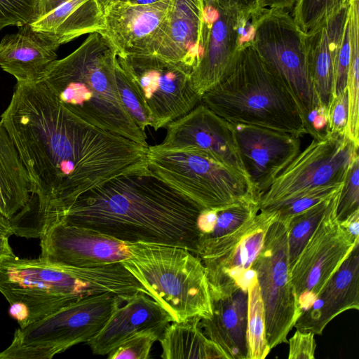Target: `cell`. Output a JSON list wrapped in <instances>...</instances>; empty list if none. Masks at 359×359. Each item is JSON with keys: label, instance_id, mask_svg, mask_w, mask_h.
<instances>
[{"label": "cell", "instance_id": "cell-18", "mask_svg": "<svg viewBox=\"0 0 359 359\" xmlns=\"http://www.w3.org/2000/svg\"><path fill=\"white\" fill-rule=\"evenodd\" d=\"M172 0L135 4L120 0L103 11L102 32L117 55L155 54L163 38Z\"/></svg>", "mask_w": 359, "mask_h": 359}, {"label": "cell", "instance_id": "cell-47", "mask_svg": "<svg viewBox=\"0 0 359 359\" xmlns=\"http://www.w3.org/2000/svg\"><path fill=\"white\" fill-rule=\"evenodd\" d=\"M131 4H152L163 0H126Z\"/></svg>", "mask_w": 359, "mask_h": 359}, {"label": "cell", "instance_id": "cell-17", "mask_svg": "<svg viewBox=\"0 0 359 359\" xmlns=\"http://www.w3.org/2000/svg\"><path fill=\"white\" fill-rule=\"evenodd\" d=\"M40 239L39 257L53 265L94 267L130 257L129 243L61 221L50 226Z\"/></svg>", "mask_w": 359, "mask_h": 359}, {"label": "cell", "instance_id": "cell-8", "mask_svg": "<svg viewBox=\"0 0 359 359\" xmlns=\"http://www.w3.org/2000/svg\"><path fill=\"white\" fill-rule=\"evenodd\" d=\"M250 22L255 51L292 95L311 136V121L320 104L310 74L306 32L284 10L264 8Z\"/></svg>", "mask_w": 359, "mask_h": 359}, {"label": "cell", "instance_id": "cell-13", "mask_svg": "<svg viewBox=\"0 0 359 359\" xmlns=\"http://www.w3.org/2000/svg\"><path fill=\"white\" fill-rule=\"evenodd\" d=\"M358 147L347 137L313 139L261 197L259 211L316 187L343 183Z\"/></svg>", "mask_w": 359, "mask_h": 359}, {"label": "cell", "instance_id": "cell-38", "mask_svg": "<svg viewBox=\"0 0 359 359\" xmlns=\"http://www.w3.org/2000/svg\"><path fill=\"white\" fill-rule=\"evenodd\" d=\"M161 337L154 332H142L130 338L111 351L109 359H148L153 344Z\"/></svg>", "mask_w": 359, "mask_h": 359}, {"label": "cell", "instance_id": "cell-35", "mask_svg": "<svg viewBox=\"0 0 359 359\" xmlns=\"http://www.w3.org/2000/svg\"><path fill=\"white\" fill-rule=\"evenodd\" d=\"M42 17V0H0V30L20 27Z\"/></svg>", "mask_w": 359, "mask_h": 359}, {"label": "cell", "instance_id": "cell-33", "mask_svg": "<svg viewBox=\"0 0 359 359\" xmlns=\"http://www.w3.org/2000/svg\"><path fill=\"white\" fill-rule=\"evenodd\" d=\"M352 0H296L292 18L304 32L350 4Z\"/></svg>", "mask_w": 359, "mask_h": 359}, {"label": "cell", "instance_id": "cell-14", "mask_svg": "<svg viewBox=\"0 0 359 359\" xmlns=\"http://www.w3.org/2000/svg\"><path fill=\"white\" fill-rule=\"evenodd\" d=\"M339 191L332 199L317 228L289 270L301 313L312 304L359 243V239H354L336 217Z\"/></svg>", "mask_w": 359, "mask_h": 359}, {"label": "cell", "instance_id": "cell-9", "mask_svg": "<svg viewBox=\"0 0 359 359\" xmlns=\"http://www.w3.org/2000/svg\"><path fill=\"white\" fill-rule=\"evenodd\" d=\"M147 161L156 175L204 208L219 209L246 198L256 200L247 176L205 152L154 145L148 148Z\"/></svg>", "mask_w": 359, "mask_h": 359}, {"label": "cell", "instance_id": "cell-6", "mask_svg": "<svg viewBox=\"0 0 359 359\" xmlns=\"http://www.w3.org/2000/svg\"><path fill=\"white\" fill-rule=\"evenodd\" d=\"M129 249L130 257L121 264L174 322L212 316L209 283L199 257L184 248L155 243H130Z\"/></svg>", "mask_w": 359, "mask_h": 359}, {"label": "cell", "instance_id": "cell-29", "mask_svg": "<svg viewBox=\"0 0 359 359\" xmlns=\"http://www.w3.org/2000/svg\"><path fill=\"white\" fill-rule=\"evenodd\" d=\"M247 359H264L271 349L266 337L265 314L257 276L248 287Z\"/></svg>", "mask_w": 359, "mask_h": 359}, {"label": "cell", "instance_id": "cell-42", "mask_svg": "<svg viewBox=\"0 0 359 359\" xmlns=\"http://www.w3.org/2000/svg\"><path fill=\"white\" fill-rule=\"evenodd\" d=\"M339 223L354 239H359V210Z\"/></svg>", "mask_w": 359, "mask_h": 359}, {"label": "cell", "instance_id": "cell-39", "mask_svg": "<svg viewBox=\"0 0 359 359\" xmlns=\"http://www.w3.org/2000/svg\"><path fill=\"white\" fill-rule=\"evenodd\" d=\"M348 118V102L346 89L340 95L332 97L327 107L326 135L346 137Z\"/></svg>", "mask_w": 359, "mask_h": 359}, {"label": "cell", "instance_id": "cell-37", "mask_svg": "<svg viewBox=\"0 0 359 359\" xmlns=\"http://www.w3.org/2000/svg\"><path fill=\"white\" fill-rule=\"evenodd\" d=\"M351 22L348 12L344 34L335 63L332 97L340 95L346 89L351 62Z\"/></svg>", "mask_w": 359, "mask_h": 359}, {"label": "cell", "instance_id": "cell-41", "mask_svg": "<svg viewBox=\"0 0 359 359\" xmlns=\"http://www.w3.org/2000/svg\"><path fill=\"white\" fill-rule=\"evenodd\" d=\"M221 10L237 13L248 19L263 8L262 0H209Z\"/></svg>", "mask_w": 359, "mask_h": 359}, {"label": "cell", "instance_id": "cell-19", "mask_svg": "<svg viewBox=\"0 0 359 359\" xmlns=\"http://www.w3.org/2000/svg\"><path fill=\"white\" fill-rule=\"evenodd\" d=\"M165 128L166 135L158 147L201 151L247 176L231 124L202 103Z\"/></svg>", "mask_w": 359, "mask_h": 359}, {"label": "cell", "instance_id": "cell-45", "mask_svg": "<svg viewBox=\"0 0 359 359\" xmlns=\"http://www.w3.org/2000/svg\"><path fill=\"white\" fill-rule=\"evenodd\" d=\"M68 1L69 0H42V17Z\"/></svg>", "mask_w": 359, "mask_h": 359}, {"label": "cell", "instance_id": "cell-11", "mask_svg": "<svg viewBox=\"0 0 359 359\" xmlns=\"http://www.w3.org/2000/svg\"><path fill=\"white\" fill-rule=\"evenodd\" d=\"M142 96L155 130L184 116L201 102L194 89L191 70L156 54L117 55Z\"/></svg>", "mask_w": 359, "mask_h": 359}, {"label": "cell", "instance_id": "cell-40", "mask_svg": "<svg viewBox=\"0 0 359 359\" xmlns=\"http://www.w3.org/2000/svg\"><path fill=\"white\" fill-rule=\"evenodd\" d=\"M311 332L297 330L289 339V359H313L316 344Z\"/></svg>", "mask_w": 359, "mask_h": 359}, {"label": "cell", "instance_id": "cell-34", "mask_svg": "<svg viewBox=\"0 0 359 359\" xmlns=\"http://www.w3.org/2000/svg\"><path fill=\"white\" fill-rule=\"evenodd\" d=\"M342 184H329L316 187L301 193L285 201L276 203L265 211H276L278 219L287 221L297 213L335 196L341 190Z\"/></svg>", "mask_w": 359, "mask_h": 359}, {"label": "cell", "instance_id": "cell-24", "mask_svg": "<svg viewBox=\"0 0 359 359\" xmlns=\"http://www.w3.org/2000/svg\"><path fill=\"white\" fill-rule=\"evenodd\" d=\"M349 5L324 19L306 32L308 60L319 104L327 108L332 97L334 67Z\"/></svg>", "mask_w": 359, "mask_h": 359}, {"label": "cell", "instance_id": "cell-28", "mask_svg": "<svg viewBox=\"0 0 359 359\" xmlns=\"http://www.w3.org/2000/svg\"><path fill=\"white\" fill-rule=\"evenodd\" d=\"M201 318L172 322L159 339L164 359H226L222 350L203 333Z\"/></svg>", "mask_w": 359, "mask_h": 359}, {"label": "cell", "instance_id": "cell-3", "mask_svg": "<svg viewBox=\"0 0 359 359\" xmlns=\"http://www.w3.org/2000/svg\"><path fill=\"white\" fill-rule=\"evenodd\" d=\"M138 292L147 293L121 263L71 267L15 255L0 261V292L21 328L86 297Z\"/></svg>", "mask_w": 359, "mask_h": 359}, {"label": "cell", "instance_id": "cell-22", "mask_svg": "<svg viewBox=\"0 0 359 359\" xmlns=\"http://www.w3.org/2000/svg\"><path fill=\"white\" fill-rule=\"evenodd\" d=\"M4 36L0 42V67L17 83H36L57 59L60 45L50 35L34 30L30 24Z\"/></svg>", "mask_w": 359, "mask_h": 359}, {"label": "cell", "instance_id": "cell-15", "mask_svg": "<svg viewBox=\"0 0 359 359\" xmlns=\"http://www.w3.org/2000/svg\"><path fill=\"white\" fill-rule=\"evenodd\" d=\"M251 34L250 19L204 0L201 55L191 74L193 86L201 97L222 79L242 43L250 40Z\"/></svg>", "mask_w": 359, "mask_h": 359}, {"label": "cell", "instance_id": "cell-4", "mask_svg": "<svg viewBox=\"0 0 359 359\" xmlns=\"http://www.w3.org/2000/svg\"><path fill=\"white\" fill-rule=\"evenodd\" d=\"M116 50L102 32L89 34L72 53L55 60L42 81L84 121L149 147L147 135L123 107L115 79Z\"/></svg>", "mask_w": 359, "mask_h": 359}, {"label": "cell", "instance_id": "cell-31", "mask_svg": "<svg viewBox=\"0 0 359 359\" xmlns=\"http://www.w3.org/2000/svg\"><path fill=\"white\" fill-rule=\"evenodd\" d=\"M259 212V203L252 198L242 200L223 208L215 209L213 224L206 234L199 237L198 246L205 241L222 237L233 231Z\"/></svg>", "mask_w": 359, "mask_h": 359}, {"label": "cell", "instance_id": "cell-36", "mask_svg": "<svg viewBox=\"0 0 359 359\" xmlns=\"http://www.w3.org/2000/svg\"><path fill=\"white\" fill-rule=\"evenodd\" d=\"M359 210V156H353L338 194L336 217L340 222Z\"/></svg>", "mask_w": 359, "mask_h": 359}, {"label": "cell", "instance_id": "cell-21", "mask_svg": "<svg viewBox=\"0 0 359 359\" xmlns=\"http://www.w3.org/2000/svg\"><path fill=\"white\" fill-rule=\"evenodd\" d=\"M359 309V243L319 292L312 304L297 320L294 327L321 335L340 313Z\"/></svg>", "mask_w": 359, "mask_h": 359}, {"label": "cell", "instance_id": "cell-12", "mask_svg": "<svg viewBox=\"0 0 359 359\" xmlns=\"http://www.w3.org/2000/svg\"><path fill=\"white\" fill-rule=\"evenodd\" d=\"M277 215L276 211H259L233 231L199 245L198 256L206 270L211 297L248 291L256 277L253 263Z\"/></svg>", "mask_w": 359, "mask_h": 359}, {"label": "cell", "instance_id": "cell-23", "mask_svg": "<svg viewBox=\"0 0 359 359\" xmlns=\"http://www.w3.org/2000/svg\"><path fill=\"white\" fill-rule=\"evenodd\" d=\"M204 0H172L156 55L193 71L201 55Z\"/></svg>", "mask_w": 359, "mask_h": 359}, {"label": "cell", "instance_id": "cell-32", "mask_svg": "<svg viewBox=\"0 0 359 359\" xmlns=\"http://www.w3.org/2000/svg\"><path fill=\"white\" fill-rule=\"evenodd\" d=\"M115 79L120 100L134 121L143 132L151 125L149 114L142 96L130 73L118 62L116 57Z\"/></svg>", "mask_w": 359, "mask_h": 359}, {"label": "cell", "instance_id": "cell-2", "mask_svg": "<svg viewBox=\"0 0 359 359\" xmlns=\"http://www.w3.org/2000/svg\"><path fill=\"white\" fill-rule=\"evenodd\" d=\"M203 208L149 169L86 191L60 221L129 243L184 248L198 256L196 223Z\"/></svg>", "mask_w": 359, "mask_h": 359}, {"label": "cell", "instance_id": "cell-43", "mask_svg": "<svg viewBox=\"0 0 359 359\" xmlns=\"http://www.w3.org/2000/svg\"><path fill=\"white\" fill-rule=\"evenodd\" d=\"M296 0H262L263 8H275L279 10H289L295 3Z\"/></svg>", "mask_w": 359, "mask_h": 359}, {"label": "cell", "instance_id": "cell-7", "mask_svg": "<svg viewBox=\"0 0 359 359\" xmlns=\"http://www.w3.org/2000/svg\"><path fill=\"white\" fill-rule=\"evenodd\" d=\"M128 297L110 292L86 297L19 327L10 346L0 352V359H50L76 344L87 343Z\"/></svg>", "mask_w": 359, "mask_h": 359}, {"label": "cell", "instance_id": "cell-26", "mask_svg": "<svg viewBox=\"0 0 359 359\" xmlns=\"http://www.w3.org/2000/svg\"><path fill=\"white\" fill-rule=\"evenodd\" d=\"M30 25L52 36L60 46L86 34L102 32L104 28L97 0H69Z\"/></svg>", "mask_w": 359, "mask_h": 359}, {"label": "cell", "instance_id": "cell-48", "mask_svg": "<svg viewBox=\"0 0 359 359\" xmlns=\"http://www.w3.org/2000/svg\"><path fill=\"white\" fill-rule=\"evenodd\" d=\"M120 0H97L99 4L100 5V7L102 8V11H104V10L111 4L114 3L116 1H118Z\"/></svg>", "mask_w": 359, "mask_h": 359}, {"label": "cell", "instance_id": "cell-44", "mask_svg": "<svg viewBox=\"0 0 359 359\" xmlns=\"http://www.w3.org/2000/svg\"><path fill=\"white\" fill-rule=\"evenodd\" d=\"M8 238V235L0 232V261L15 255L9 245Z\"/></svg>", "mask_w": 359, "mask_h": 359}, {"label": "cell", "instance_id": "cell-30", "mask_svg": "<svg viewBox=\"0 0 359 359\" xmlns=\"http://www.w3.org/2000/svg\"><path fill=\"white\" fill-rule=\"evenodd\" d=\"M334 196L297 213L286 221L289 270L317 228Z\"/></svg>", "mask_w": 359, "mask_h": 359}, {"label": "cell", "instance_id": "cell-20", "mask_svg": "<svg viewBox=\"0 0 359 359\" xmlns=\"http://www.w3.org/2000/svg\"><path fill=\"white\" fill-rule=\"evenodd\" d=\"M125 302L114 311L102 330L87 342L94 354L108 355L142 332H154L161 337L173 321L171 316L145 292L130 295Z\"/></svg>", "mask_w": 359, "mask_h": 359}, {"label": "cell", "instance_id": "cell-46", "mask_svg": "<svg viewBox=\"0 0 359 359\" xmlns=\"http://www.w3.org/2000/svg\"><path fill=\"white\" fill-rule=\"evenodd\" d=\"M0 232H2L9 237L13 235L11 222L0 212Z\"/></svg>", "mask_w": 359, "mask_h": 359}, {"label": "cell", "instance_id": "cell-5", "mask_svg": "<svg viewBox=\"0 0 359 359\" xmlns=\"http://www.w3.org/2000/svg\"><path fill=\"white\" fill-rule=\"evenodd\" d=\"M201 103L231 124L307 134L299 109L278 76L244 41L222 79L201 97Z\"/></svg>", "mask_w": 359, "mask_h": 359}, {"label": "cell", "instance_id": "cell-25", "mask_svg": "<svg viewBox=\"0 0 359 359\" xmlns=\"http://www.w3.org/2000/svg\"><path fill=\"white\" fill-rule=\"evenodd\" d=\"M211 299L212 316L200 321L203 333L226 359H247L248 291L238 289Z\"/></svg>", "mask_w": 359, "mask_h": 359}, {"label": "cell", "instance_id": "cell-1", "mask_svg": "<svg viewBox=\"0 0 359 359\" xmlns=\"http://www.w3.org/2000/svg\"><path fill=\"white\" fill-rule=\"evenodd\" d=\"M0 123L31 183L27 205L10 219L17 236L41 238L83 194L118 176L149 170V147L77 116L42 81L17 83Z\"/></svg>", "mask_w": 359, "mask_h": 359}, {"label": "cell", "instance_id": "cell-27", "mask_svg": "<svg viewBox=\"0 0 359 359\" xmlns=\"http://www.w3.org/2000/svg\"><path fill=\"white\" fill-rule=\"evenodd\" d=\"M31 183L9 134L0 123V212L8 219L27 205Z\"/></svg>", "mask_w": 359, "mask_h": 359}, {"label": "cell", "instance_id": "cell-16", "mask_svg": "<svg viewBox=\"0 0 359 359\" xmlns=\"http://www.w3.org/2000/svg\"><path fill=\"white\" fill-rule=\"evenodd\" d=\"M231 126L243 168L259 202L300 152V137L259 126L239 123Z\"/></svg>", "mask_w": 359, "mask_h": 359}, {"label": "cell", "instance_id": "cell-10", "mask_svg": "<svg viewBox=\"0 0 359 359\" xmlns=\"http://www.w3.org/2000/svg\"><path fill=\"white\" fill-rule=\"evenodd\" d=\"M252 269L264 305L266 341L272 349L287 341L301 315L289 274L287 222L278 215L267 230Z\"/></svg>", "mask_w": 359, "mask_h": 359}]
</instances>
